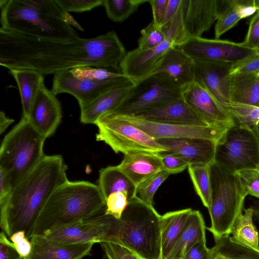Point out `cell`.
Instances as JSON below:
<instances>
[{
  "label": "cell",
  "mask_w": 259,
  "mask_h": 259,
  "mask_svg": "<svg viewBox=\"0 0 259 259\" xmlns=\"http://www.w3.org/2000/svg\"><path fill=\"white\" fill-rule=\"evenodd\" d=\"M116 32L72 40L42 39L0 28V65L56 74L82 66L116 69L125 56Z\"/></svg>",
  "instance_id": "6da1fadb"
},
{
  "label": "cell",
  "mask_w": 259,
  "mask_h": 259,
  "mask_svg": "<svg viewBox=\"0 0 259 259\" xmlns=\"http://www.w3.org/2000/svg\"><path fill=\"white\" fill-rule=\"evenodd\" d=\"M67 167L59 155H45L14 187L6 201L0 205V225L10 237L24 231L28 239L45 205L54 191L68 181Z\"/></svg>",
  "instance_id": "7a4b0ae2"
},
{
  "label": "cell",
  "mask_w": 259,
  "mask_h": 259,
  "mask_svg": "<svg viewBox=\"0 0 259 259\" xmlns=\"http://www.w3.org/2000/svg\"><path fill=\"white\" fill-rule=\"evenodd\" d=\"M0 20L1 28L42 39L72 40L79 37L73 27L83 30L56 0H8Z\"/></svg>",
  "instance_id": "3957f363"
},
{
  "label": "cell",
  "mask_w": 259,
  "mask_h": 259,
  "mask_svg": "<svg viewBox=\"0 0 259 259\" xmlns=\"http://www.w3.org/2000/svg\"><path fill=\"white\" fill-rule=\"evenodd\" d=\"M105 207L106 200L98 185L68 180L50 196L35 222L31 237L95 217Z\"/></svg>",
  "instance_id": "277c9868"
},
{
  "label": "cell",
  "mask_w": 259,
  "mask_h": 259,
  "mask_svg": "<svg viewBox=\"0 0 259 259\" xmlns=\"http://www.w3.org/2000/svg\"><path fill=\"white\" fill-rule=\"evenodd\" d=\"M107 215L105 242L121 245L144 259H160L161 215L137 197L128 200L121 218Z\"/></svg>",
  "instance_id": "5b68a950"
},
{
  "label": "cell",
  "mask_w": 259,
  "mask_h": 259,
  "mask_svg": "<svg viewBox=\"0 0 259 259\" xmlns=\"http://www.w3.org/2000/svg\"><path fill=\"white\" fill-rule=\"evenodd\" d=\"M211 199L208 208L211 225L207 229L215 242L230 236L237 217L243 212L247 195L237 174L223 169L214 162L210 165Z\"/></svg>",
  "instance_id": "8992f818"
},
{
  "label": "cell",
  "mask_w": 259,
  "mask_h": 259,
  "mask_svg": "<svg viewBox=\"0 0 259 259\" xmlns=\"http://www.w3.org/2000/svg\"><path fill=\"white\" fill-rule=\"evenodd\" d=\"M46 139L23 117L5 136L0 149V168L8 174L13 189L45 157Z\"/></svg>",
  "instance_id": "52a82bcc"
},
{
  "label": "cell",
  "mask_w": 259,
  "mask_h": 259,
  "mask_svg": "<svg viewBox=\"0 0 259 259\" xmlns=\"http://www.w3.org/2000/svg\"><path fill=\"white\" fill-rule=\"evenodd\" d=\"M214 162L231 173L259 167V140L253 128L235 124L217 143Z\"/></svg>",
  "instance_id": "ba28073f"
},
{
  "label": "cell",
  "mask_w": 259,
  "mask_h": 259,
  "mask_svg": "<svg viewBox=\"0 0 259 259\" xmlns=\"http://www.w3.org/2000/svg\"><path fill=\"white\" fill-rule=\"evenodd\" d=\"M182 88L164 74L157 73L135 82L115 114L137 115L182 98Z\"/></svg>",
  "instance_id": "9c48e42d"
},
{
  "label": "cell",
  "mask_w": 259,
  "mask_h": 259,
  "mask_svg": "<svg viewBox=\"0 0 259 259\" xmlns=\"http://www.w3.org/2000/svg\"><path fill=\"white\" fill-rule=\"evenodd\" d=\"M95 124L98 128L97 140L105 142L116 153L134 151L159 153L168 151L144 131L108 113L102 115Z\"/></svg>",
  "instance_id": "30bf717a"
},
{
  "label": "cell",
  "mask_w": 259,
  "mask_h": 259,
  "mask_svg": "<svg viewBox=\"0 0 259 259\" xmlns=\"http://www.w3.org/2000/svg\"><path fill=\"white\" fill-rule=\"evenodd\" d=\"M144 131L156 140L162 139L201 138L218 142L230 127L225 125L197 126L154 122L140 116L107 113Z\"/></svg>",
  "instance_id": "8fae6325"
},
{
  "label": "cell",
  "mask_w": 259,
  "mask_h": 259,
  "mask_svg": "<svg viewBox=\"0 0 259 259\" xmlns=\"http://www.w3.org/2000/svg\"><path fill=\"white\" fill-rule=\"evenodd\" d=\"M193 60L235 63L255 53L254 49L228 40L190 38L177 47Z\"/></svg>",
  "instance_id": "7c38bea8"
},
{
  "label": "cell",
  "mask_w": 259,
  "mask_h": 259,
  "mask_svg": "<svg viewBox=\"0 0 259 259\" xmlns=\"http://www.w3.org/2000/svg\"><path fill=\"white\" fill-rule=\"evenodd\" d=\"M135 82L124 75L105 80L79 79L70 70L54 75L52 92L57 95L67 93L78 101L80 108L91 103L100 96L114 88Z\"/></svg>",
  "instance_id": "4fadbf2b"
},
{
  "label": "cell",
  "mask_w": 259,
  "mask_h": 259,
  "mask_svg": "<svg viewBox=\"0 0 259 259\" xmlns=\"http://www.w3.org/2000/svg\"><path fill=\"white\" fill-rule=\"evenodd\" d=\"M193 64L194 81L204 87L225 107L230 102V70L233 63L193 60Z\"/></svg>",
  "instance_id": "5bb4252c"
},
{
  "label": "cell",
  "mask_w": 259,
  "mask_h": 259,
  "mask_svg": "<svg viewBox=\"0 0 259 259\" xmlns=\"http://www.w3.org/2000/svg\"><path fill=\"white\" fill-rule=\"evenodd\" d=\"M104 211L90 219L54 229L42 235L51 240L68 243L105 242L108 226Z\"/></svg>",
  "instance_id": "9a60e30c"
},
{
  "label": "cell",
  "mask_w": 259,
  "mask_h": 259,
  "mask_svg": "<svg viewBox=\"0 0 259 259\" xmlns=\"http://www.w3.org/2000/svg\"><path fill=\"white\" fill-rule=\"evenodd\" d=\"M182 95L192 109L209 124L229 126L236 124L226 109L195 81L182 89Z\"/></svg>",
  "instance_id": "2e32d148"
},
{
  "label": "cell",
  "mask_w": 259,
  "mask_h": 259,
  "mask_svg": "<svg viewBox=\"0 0 259 259\" xmlns=\"http://www.w3.org/2000/svg\"><path fill=\"white\" fill-rule=\"evenodd\" d=\"M62 116L61 104L56 95L44 84L26 118L35 128L47 138L54 134Z\"/></svg>",
  "instance_id": "e0dca14e"
},
{
  "label": "cell",
  "mask_w": 259,
  "mask_h": 259,
  "mask_svg": "<svg viewBox=\"0 0 259 259\" xmlns=\"http://www.w3.org/2000/svg\"><path fill=\"white\" fill-rule=\"evenodd\" d=\"M175 47H177L175 40L166 36L165 39L155 48L132 50L126 53L120 64V72L134 82L138 81L149 75L164 54Z\"/></svg>",
  "instance_id": "ac0fdd59"
},
{
  "label": "cell",
  "mask_w": 259,
  "mask_h": 259,
  "mask_svg": "<svg viewBox=\"0 0 259 259\" xmlns=\"http://www.w3.org/2000/svg\"><path fill=\"white\" fill-rule=\"evenodd\" d=\"M189 165H209L214 162L217 142L201 138L162 139L157 140Z\"/></svg>",
  "instance_id": "d6986e66"
},
{
  "label": "cell",
  "mask_w": 259,
  "mask_h": 259,
  "mask_svg": "<svg viewBox=\"0 0 259 259\" xmlns=\"http://www.w3.org/2000/svg\"><path fill=\"white\" fill-rule=\"evenodd\" d=\"M184 27L189 38L201 37L218 20L223 1L184 0Z\"/></svg>",
  "instance_id": "ffe728a7"
},
{
  "label": "cell",
  "mask_w": 259,
  "mask_h": 259,
  "mask_svg": "<svg viewBox=\"0 0 259 259\" xmlns=\"http://www.w3.org/2000/svg\"><path fill=\"white\" fill-rule=\"evenodd\" d=\"M136 116L159 123L203 126L212 125L196 113L183 97Z\"/></svg>",
  "instance_id": "44dd1931"
},
{
  "label": "cell",
  "mask_w": 259,
  "mask_h": 259,
  "mask_svg": "<svg viewBox=\"0 0 259 259\" xmlns=\"http://www.w3.org/2000/svg\"><path fill=\"white\" fill-rule=\"evenodd\" d=\"M29 259H82L90 254L93 243H68L48 239L43 235L30 238Z\"/></svg>",
  "instance_id": "7402d4cb"
},
{
  "label": "cell",
  "mask_w": 259,
  "mask_h": 259,
  "mask_svg": "<svg viewBox=\"0 0 259 259\" xmlns=\"http://www.w3.org/2000/svg\"><path fill=\"white\" fill-rule=\"evenodd\" d=\"M157 73L165 74L183 89L194 81L193 60L177 47H172L164 54L150 75Z\"/></svg>",
  "instance_id": "603a6c76"
},
{
  "label": "cell",
  "mask_w": 259,
  "mask_h": 259,
  "mask_svg": "<svg viewBox=\"0 0 259 259\" xmlns=\"http://www.w3.org/2000/svg\"><path fill=\"white\" fill-rule=\"evenodd\" d=\"M137 187L142 182L163 170L159 153L134 151L124 154L117 165Z\"/></svg>",
  "instance_id": "cb8c5ba5"
},
{
  "label": "cell",
  "mask_w": 259,
  "mask_h": 259,
  "mask_svg": "<svg viewBox=\"0 0 259 259\" xmlns=\"http://www.w3.org/2000/svg\"><path fill=\"white\" fill-rule=\"evenodd\" d=\"M134 84L124 85L111 90L80 107V121L84 124H95L102 115L113 111L122 103Z\"/></svg>",
  "instance_id": "d4e9b609"
},
{
  "label": "cell",
  "mask_w": 259,
  "mask_h": 259,
  "mask_svg": "<svg viewBox=\"0 0 259 259\" xmlns=\"http://www.w3.org/2000/svg\"><path fill=\"white\" fill-rule=\"evenodd\" d=\"M257 9V0L223 1L222 10L215 25V38L219 39L241 19L251 16Z\"/></svg>",
  "instance_id": "484cf974"
},
{
  "label": "cell",
  "mask_w": 259,
  "mask_h": 259,
  "mask_svg": "<svg viewBox=\"0 0 259 259\" xmlns=\"http://www.w3.org/2000/svg\"><path fill=\"white\" fill-rule=\"evenodd\" d=\"M192 211L188 208L168 212L161 215V258L166 259L170 254Z\"/></svg>",
  "instance_id": "4316f807"
},
{
  "label": "cell",
  "mask_w": 259,
  "mask_h": 259,
  "mask_svg": "<svg viewBox=\"0 0 259 259\" xmlns=\"http://www.w3.org/2000/svg\"><path fill=\"white\" fill-rule=\"evenodd\" d=\"M201 241H206L204 221L199 210H193L181 235L166 259H183L188 251Z\"/></svg>",
  "instance_id": "83f0119b"
},
{
  "label": "cell",
  "mask_w": 259,
  "mask_h": 259,
  "mask_svg": "<svg viewBox=\"0 0 259 259\" xmlns=\"http://www.w3.org/2000/svg\"><path fill=\"white\" fill-rule=\"evenodd\" d=\"M9 73L19 89L23 110V117L27 118L41 87L45 84L44 75L31 69H12Z\"/></svg>",
  "instance_id": "f1b7e54d"
},
{
  "label": "cell",
  "mask_w": 259,
  "mask_h": 259,
  "mask_svg": "<svg viewBox=\"0 0 259 259\" xmlns=\"http://www.w3.org/2000/svg\"><path fill=\"white\" fill-rule=\"evenodd\" d=\"M98 185L106 201L110 194L118 192L125 193L128 200L136 197V186L117 165L102 168Z\"/></svg>",
  "instance_id": "f546056e"
},
{
  "label": "cell",
  "mask_w": 259,
  "mask_h": 259,
  "mask_svg": "<svg viewBox=\"0 0 259 259\" xmlns=\"http://www.w3.org/2000/svg\"><path fill=\"white\" fill-rule=\"evenodd\" d=\"M230 102L258 106L259 75L255 74L231 75Z\"/></svg>",
  "instance_id": "4dcf8cb0"
},
{
  "label": "cell",
  "mask_w": 259,
  "mask_h": 259,
  "mask_svg": "<svg viewBox=\"0 0 259 259\" xmlns=\"http://www.w3.org/2000/svg\"><path fill=\"white\" fill-rule=\"evenodd\" d=\"M235 243L259 251V232L253 220L251 207L243 209L236 219L230 232Z\"/></svg>",
  "instance_id": "1f68e13d"
},
{
  "label": "cell",
  "mask_w": 259,
  "mask_h": 259,
  "mask_svg": "<svg viewBox=\"0 0 259 259\" xmlns=\"http://www.w3.org/2000/svg\"><path fill=\"white\" fill-rule=\"evenodd\" d=\"M211 249L214 255L219 254L225 259H259V251L235 243L230 236L215 242Z\"/></svg>",
  "instance_id": "d6a6232c"
},
{
  "label": "cell",
  "mask_w": 259,
  "mask_h": 259,
  "mask_svg": "<svg viewBox=\"0 0 259 259\" xmlns=\"http://www.w3.org/2000/svg\"><path fill=\"white\" fill-rule=\"evenodd\" d=\"M188 169L196 193L203 205L208 208L210 203L211 192L210 165H189Z\"/></svg>",
  "instance_id": "836d02e7"
},
{
  "label": "cell",
  "mask_w": 259,
  "mask_h": 259,
  "mask_svg": "<svg viewBox=\"0 0 259 259\" xmlns=\"http://www.w3.org/2000/svg\"><path fill=\"white\" fill-rule=\"evenodd\" d=\"M148 0H104L108 17L115 22H121L135 13L139 7Z\"/></svg>",
  "instance_id": "e575fe53"
},
{
  "label": "cell",
  "mask_w": 259,
  "mask_h": 259,
  "mask_svg": "<svg viewBox=\"0 0 259 259\" xmlns=\"http://www.w3.org/2000/svg\"><path fill=\"white\" fill-rule=\"evenodd\" d=\"M225 107L237 124L251 128L259 125V106L230 102Z\"/></svg>",
  "instance_id": "d590c367"
},
{
  "label": "cell",
  "mask_w": 259,
  "mask_h": 259,
  "mask_svg": "<svg viewBox=\"0 0 259 259\" xmlns=\"http://www.w3.org/2000/svg\"><path fill=\"white\" fill-rule=\"evenodd\" d=\"M169 175L162 170L148 178L136 187V197L147 205L154 207V194Z\"/></svg>",
  "instance_id": "8d00e7d4"
},
{
  "label": "cell",
  "mask_w": 259,
  "mask_h": 259,
  "mask_svg": "<svg viewBox=\"0 0 259 259\" xmlns=\"http://www.w3.org/2000/svg\"><path fill=\"white\" fill-rule=\"evenodd\" d=\"M72 75L79 79L101 81L124 75L119 72H114L108 68L91 66H82L70 70Z\"/></svg>",
  "instance_id": "74e56055"
},
{
  "label": "cell",
  "mask_w": 259,
  "mask_h": 259,
  "mask_svg": "<svg viewBox=\"0 0 259 259\" xmlns=\"http://www.w3.org/2000/svg\"><path fill=\"white\" fill-rule=\"evenodd\" d=\"M137 48L145 51L157 47L166 38L161 26L156 25L153 21L141 31Z\"/></svg>",
  "instance_id": "f35d334b"
},
{
  "label": "cell",
  "mask_w": 259,
  "mask_h": 259,
  "mask_svg": "<svg viewBox=\"0 0 259 259\" xmlns=\"http://www.w3.org/2000/svg\"><path fill=\"white\" fill-rule=\"evenodd\" d=\"M128 204L127 195L121 192L110 194L106 201L104 213L116 219L121 218Z\"/></svg>",
  "instance_id": "ab89813d"
},
{
  "label": "cell",
  "mask_w": 259,
  "mask_h": 259,
  "mask_svg": "<svg viewBox=\"0 0 259 259\" xmlns=\"http://www.w3.org/2000/svg\"><path fill=\"white\" fill-rule=\"evenodd\" d=\"M236 174L239 176L247 195L259 199V167L255 169L241 170Z\"/></svg>",
  "instance_id": "60d3db41"
},
{
  "label": "cell",
  "mask_w": 259,
  "mask_h": 259,
  "mask_svg": "<svg viewBox=\"0 0 259 259\" xmlns=\"http://www.w3.org/2000/svg\"><path fill=\"white\" fill-rule=\"evenodd\" d=\"M61 8L67 13H82L102 5L104 0H56Z\"/></svg>",
  "instance_id": "b9f144b4"
},
{
  "label": "cell",
  "mask_w": 259,
  "mask_h": 259,
  "mask_svg": "<svg viewBox=\"0 0 259 259\" xmlns=\"http://www.w3.org/2000/svg\"><path fill=\"white\" fill-rule=\"evenodd\" d=\"M237 74H259V54L256 53L239 62L233 63L231 75Z\"/></svg>",
  "instance_id": "7bdbcfd3"
},
{
  "label": "cell",
  "mask_w": 259,
  "mask_h": 259,
  "mask_svg": "<svg viewBox=\"0 0 259 259\" xmlns=\"http://www.w3.org/2000/svg\"><path fill=\"white\" fill-rule=\"evenodd\" d=\"M100 244L107 259H144L121 245L108 242Z\"/></svg>",
  "instance_id": "ee69618b"
},
{
  "label": "cell",
  "mask_w": 259,
  "mask_h": 259,
  "mask_svg": "<svg viewBox=\"0 0 259 259\" xmlns=\"http://www.w3.org/2000/svg\"><path fill=\"white\" fill-rule=\"evenodd\" d=\"M159 154L163 170L169 175L178 174L188 168L189 164L182 159L164 152Z\"/></svg>",
  "instance_id": "f6af8a7d"
},
{
  "label": "cell",
  "mask_w": 259,
  "mask_h": 259,
  "mask_svg": "<svg viewBox=\"0 0 259 259\" xmlns=\"http://www.w3.org/2000/svg\"><path fill=\"white\" fill-rule=\"evenodd\" d=\"M258 9L251 19L243 44L254 49L259 42V1Z\"/></svg>",
  "instance_id": "bcb514c9"
},
{
  "label": "cell",
  "mask_w": 259,
  "mask_h": 259,
  "mask_svg": "<svg viewBox=\"0 0 259 259\" xmlns=\"http://www.w3.org/2000/svg\"><path fill=\"white\" fill-rule=\"evenodd\" d=\"M10 239L14 244L20 256H29L32 250V245L24 231H20L13 233L10 237Z\"/></svg>",
  "instance_id": "7dc6e473"
},
{
  "label": "cell",
  "mask_w": 259,
  "mask_h": 259,
  "mask_svg": "<svg viewBox=\"0 0 259 259\" xmlns=\"http://www.w3.org/2000/svg\"><path fill=\"white\" fill-rule=\"evenodd\" d=\"M206 242H197L188 251L183 259H213L214 255L212 249L207 247Z\"/></svg>",
  "instance_id": "c3c4849f"
},
{
  "label": "cell",
  "mask_w": 259,
  "mask_h": 259,
  "mask_svg": "<svg viewBox=\"0 0 259 259\" xmlns=\"http://www.w3.org/2000/svg\"><path fill=\"white\" fill-rule=\"evenodd\" d=\"M19 257L14 244L2 231L0 234V259H19Z\"/></svg>",
  "instance_id": "681fc988"
},
{
  "label": "cell",
  "mask_w": 259,
  "mask_h": 259,
  "mask_svg": "<svg viewBox=\"0 0 259 259\" xmlns=\"http://www.w3.org/2000/svg\"><path fill=\"white\" fill-rule=\"evenodd\" d=\"M168 0H148L153 14V22L158 26H161Z\"/></svg>",
  "instance_id": "f907efd6"
},
{
  "label": "cell",
  "mask_w": 259,
  "mask_h": 259,
  "mask_svg": "<svg viewBox=\"0 0 259 259\" xmlns=\"http://www.w3.org/2000/svg\"><path fill=\"white\" fill-rule=\"evenodd\" d=\"M0 205L4 204L10 195L13 187L7 172L0 168Z\"/></svg>",
  "instance_id": "816d5d0a"
},
{
  "label": "cell",
  "mask_w": 259,
  "mask_h": 259,
  "mask_svg": "<svg viewBox=\"0 0 259 259\" xmlns=\"http://www.w3.org/2000/svg\"><path fill=\"white\" fill-rule=\"evenodd\" d=\"M183 0H168L161 26L169 21L176 14Z\"/></svg>",
  "instance_id": "f5cc1de1"
},
{
  "label": "cell",
  "mask_w": 259,
  "mask_h": 259,
  "mask_svg": "<svg viewBox=\"0 0 259 259\" xmlns=\"http://www.w3.org/2000/svg\"><path fill=\"white\" fill-rule=\"evenodd\" d=\"M250 207L253 210V220L259 232V199H253Z\"/></svg>",
  "instance_id": "db71d44e"
},
{
  "label": "cell",
  "mask_w": 259,
  "mask_h": 259,
  "mask_svg": "<svg viewBox=\"0 0 259 259\" xmlns=\"http://www.w3.org/2000/svg\"><path fill=\"white\" fill-rule=\"evenodd\" d=\"M14 121V119L8 118L4 112L1 111L0 112V133L2 134Z\"/></svg>",
  "instance_id": "11a10c76"
},
{
  "label": "cell",
  "mask_w": 259,
  "mask_h": 259,
  "mask_svg": "<svg viewBox=\"0 0 259 259\" xmlns=\"http://www.w3.org/2000/svg\"><path fill=\"white\" fill-rule=\"evenodd\" d=\"M8 0H1L0 1V8L2 9L8 3Z\"/></svg>",
  "instance_id": "9f6ffc18"
},
{
  "label": "cell",
  "mask_w": 259,
  "mask_h": 259,
  "mask_svg": "<svg viewBox=\"0 0 259 259\" xmlns=\"http://www.w3.org/2000/svg\"><path fill=\"white\" fill-rule=\"evenodd\" d=\"M253 128L259 140V125L255 126Z\"/></svg>",
  "instance_id": "6f0895ef"
},
{
  "label": "cell",
  "mask_w": 259,
  "mask_h": 259,
  "mask_svg": "<svg viewBox=\"0 0 259 259\" xmlns=\"http://www.w3.org/2000/svg\"><path fill=\"white\" fill-rule=\"evenodd\" d=\"M213 259H225L223 256L219 254H215Z\"/></svg>",
  "instance_id": "680465c9"
},
{
  "label": "cell",
  "mask_w": 259,
  "mask_h": 259,
  "mask_svg": "<svg viewBox=\"0 0 259 259\" xmlns=\"http://www.w3.org/2000/svg\"><path fill=\"white\" fill-rule=\"evenodd\" d=\"M255 53L259 54V42L256 48H255Z\"/></svg>",
  "instance_id": "91938a15"
},
{
  "label": "cell",
  "mask_w": 259,
  "mask_h": 259,
  "mask_svg": "<svg viewBox=\"0 0 259 259\" xmlns=\"http://www.w3.org/2000/svg\"><path fill=\"white\" fill-rule=\"evenodd\" d=\"M19 259H29V256L28 257H24L22 256H20Z\"/></svg>",
  "instance_id": "94428289"
},
{
  "label": "cell",
  "mask_w": 259,
  "mask_h": 259,
  "mask_svg": "<svg viewBox=\"0 0 259 259\" xmlns=\"http://www.w3.org/2000/svg\"><path fill=\"white\" fill-rule=\"evenodd\" d=\"M258 106H259V103H258Z\"/></svg>",
  "instance_id": "6125c7cd"
},
{
  "label": "cell",
  "mask_w": 259,
  "mask_h": 259,
  "mask_svg": "<svg viewBox=\"0 0 259 259\" xmlns=\"http://www.w3.org/2000/svg\"><path fill=\"white\" fill-rule=\"evenodd\" d=\"M257 75H259V74H257Z\"/></svg>",
  "instance_id": "be15d7a7"
},
{
  "label": "cell",
  "mask_w": 259,
  "mask_h": 259,
  "mask_svg": "<svg viewBox=\"0 0 259 259\" xmlns=\"http://www.w3.org/2000/svg\"><path fill=\"white\" fill-rule=\"evenodd\" d=\"M160 259H162V258H160Z\"/></svg>",
  "instance_id": "e7e4bbea"
}]
</instances>
